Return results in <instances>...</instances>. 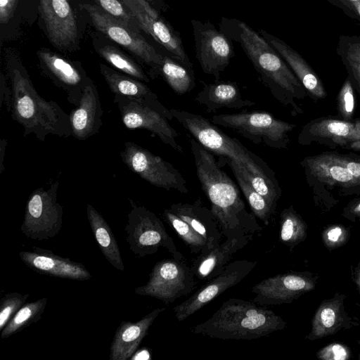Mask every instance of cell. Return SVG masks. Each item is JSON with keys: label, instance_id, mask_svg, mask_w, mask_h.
Listing matches in <instances>:
<instances>
[{"label": "cell", "instance_id": "16", "mask_svg": "<svg viewBox=\"0 0 360 360\" xmlns=\"http://www.w3.org/2000/svg\"><path fill=\"white\" fill-rule=\"evenodd\" d=\"M319 276L308 271H290L266 278L252 288L253 302L264 305L290 304L315 289Z\"/></svg>", "mask_w": 360, "mask_h": 360}, {"label": "cell", "instance_id": "32", "mask_svg": "<svg viewBox=\"0 0 360 360\" xmlns=\"http://www.w3.org/2000/svg\"><path fill=\"white\" fill-rule=\"evenodd\" d=\"M159 75L179 95L189 93L195 85L193 70L168 56H162Z\"/></svg>", "mask_w": 360, "mask_h": 360}, {"label": "cell", "instance_id": "27", "mask_svg": "<svg viewBox=\"0 0 360 360\" xmlns=\"http://www.w3.org/2000/svg\"><path fill=\"white\" fill-rule=\"evenodd\" d=\"M169 209L203 237L211 250L219 245L223 235L219 222L211 210L202 205L200 199L193 203L172 204Z\"/></svg>", "mask_w": 360, "mask_h": 360}, {"label": "cell", "instance_id": "33", "mask_svg": "<svg viewBox=\"0 0 360 360\" xmlns=\"http://www.w3.org/2000/svg\"><path fill=\"white\" fill-rule=\"evenodd\" d=\"M280 240L292 250L307 237V224L292 205L285 208L280 214Z\"/></svg>", "mask_w": 360, "mask_h": 360}, {"label": "cell", "instance_id": "21", "mask_svg": "<svg viewBox=\"0 0 360 360\" xmlns=\"http://www.w3.org/2000/svg\"><path fill=\"white\" fill-rule=\"evenodd\" d=\"M19 256L27 266L41 274L74 281H87L92 277L82 263L63 257L49 250L32 247V251H20Z\"/></svg>", "mask_w": 360, "mask_h": 360}, {"label": "cell", "instance_id": "25", "mask_svg": "<svg viewBox=\"0 0 360 360\" xmlns=\"http://www.w3.org/2000/svg\"><path fill=\"white\" fill-rule=\"evenodd\" d=\"M165 307L153 309L136 322L122 321L110 345V360H127L134 355L147 335L149 328Z\"/></svg>", "mask_w": 360, "mask_h": 360}, {"label": "cell", "instance_id": "52", "mask_svg": "<svg viewBox=\"0 0 360 360\" xmlns=\"http://www.w3.org/2000/svg\"><path fill=\"white\" fill-rule=\"evenodd\" d=\"M356 130V141L360 140V117L353 120Z\"/></svg>", "mask_w": 360, "mask_h": 360}, {"label": "cell", "instance_id": "36", "mask_svg": "<svg viewBox=\"0 0 360 360\" xmlns=\"http://www.w3.org/2000/svg\"><path fill=\"white\" fill-rule=\"evenodd\" d=\"M98 52L105 60L122 73L144 82H150L148 75L141 66L118 49L107 45L98 49Z\"/></svg>", "mask_w": 360, "mask_h": 360}, {"label": "cell", "instance_id": "54", "mask_svg": "<svg viewBox=\"0 0 360 360\" xmlns=\"http://www.w3.org/2000/svg\"><path fill=\"white\" fill-rule=\"evenodd\" d=\"M146 1L150 2V3L153 2V0H146Z\"/></svg>", "mask_w": 360, "mask_h": 360}, {"label": "cell", "instance_id": "53", "mask_svg": "<svg viewBox=\"0 0 360 360\" xmlns=\"http://www.w3.org/2000/svg\"><path fill=\"white\" fill-rule=\"evenodd\" d=\"M357 342H358V344L359 345V347H360V338L358 340ZM358 359L360 360V352H359V356H358Z\"/></svg>", "mask_w": 360, "mask_h": 360}, {"label": "cell", "instance_id": "13", "mask_svg": "<svg viewBox=\"0 0 360 360\" xmlns=\"http://www.w3.org/2000/svg\"><path fill=\"white\" fill-rule=\"evenodd\" d=\"M120 155L129 169L151 185L188 193L186 181L177 169L137 143L126 141Z\"/></svg>", "mask_w": 360, "mask_h": 360}, {"label": "cell", "instance_id": "43", "mask_svg": "<svg viewBox=\"0 0 360 360\" xmlns=\"http://www.w3.org/2000/svg\"><path fill=\"white\" fill-rule=\"evenodd\" d=\"M338 55L340 56L354 89L360 94V61L343 53H338Z\"/></svg>", "mask_w": 360, "mask_h": 360}, {"label": "cell", "instance_id": "3", "mask_svg": "<svg viewBox=\"0 0 360 360\" xmlns=\"http://www.w3.org/2000/svg\"><path fill=\"white\" fill-rule=\"evenodd\" d=\"M198 179L211 204L223 236L252 235L260 231L255 215L249 213L240 193L214 155L195 139L190 140Z\"/></svg>", "mask_w": 360, "mask_h": 360}, {"label": "cell", "instance_id": "2", "mask_svg": "<svg viewBox=\"0 0 360 360\" xmlns=\"http://www.w3.org/2000/svg\"><path fill=\"white\" fill-rule=\"evenodd\" d=\"M170 110L174 119L208 150L236 162L252 187L276 210L281 188L274 171L262 158L201 115L175 108Z\"/></svg>", "mask_w": 360, "mask_h": 360}, {"label": "cell", "instance_id": "1", "mask_svg": "<svg viewBox=\"0 0 360 360\" xmlns=\"http://www.w3.org/2000/svg\"><path fill=\"white\" fill-rule=\"evenodd\" d=\"M220 30L230 39L240 44L263 84L274 98L290 109L293 116L304 110L297 100H303L307 91L290 68L276 49L245 22L222 18Z\"/></svg>", "mask_w": 360, "mask_h": 360}, {"label": "cell", "instance_id": "51", "mask_svg": "<svg viewBox=\"0 0 360 360\" xmlns=\"http://www.w3.org/2000/svg\"><path fill=\"white\" fill-rule=\"evenodd\" d=\"M344 149L360 152V140L350 142Z\"/></svg>", "mask_w": 360, "mask_h": 360}, {"label": "cell", "instance_id": "34", "mask_svg": "<svg viewBox=\"0 0 360 360\" xmlns=\"http://www.w3.org/2000/svg\"><path fill=\"white\" fill-rule=\"evenodd\" d=\"M48 299L42 297L36 301L25 303L1 331V338L6 339L37 322L45 311Z\"/></svg>", "mask_w": 360, "mask_h": 360}, {"label": "cell", "instance_id": "47", "mask_svg": "<svg viewBox=\"0 0 360 360\" xmlns=\"http://www.w3.org/2000/svg\"><path fill=\"white\" fill-rule=\"evenodd\" d=\"M18 0H0V22L7 23L13 17Z\"/></svg>", "mask_w": 360, "mask_h": 360}, {"label": "cell", "instance_id": "46", "mask_svg": "<svg viewBox=\"0 0 360 360\" xmlns=\"http://www.w3.org/2000/svg\"><path fill=\"white\" fill-rule=\"evenodd\" d=\"M342 216L352 222L360 220V196L352 199L343 207Z\"/></svg>", "mask_w": 360, "mask_h": 360}, {"label": "cell", "instance_id": "41", "mask_svg": "<svg viewBox=\"0 0 360 360\" xmlns=\"http://www.w3.org/2000/svg\"><path fill=\"white\" fill-rule=\"evenodd\" d=\"M350 347L340 342H333L319 349L316 353L321 360H348L352 358Z\"/></svg>", "mask_w": 360, "mask_h": 360}, {"label": "cell", "instance_id": "4", "mask_svg": "<svg viewBox=\"0 0 360 360\" xmlns=\"http://www.w3.org/2000/svg\"><path fill=\"white\" fill-rule=\"evenodd\" d=\"M286 322L273 310L253 301L231 297L192 332L214 339L250 340L283 330Z\"/></svg>", "mask_w": 360, "mask_h": 360}, {"label": "cell", "instance_id": "14", "mask_svg": "<svg viewBox=\"0 0 360 360\" xmlns=\"http://www.w3.org/2000/svg\"><path fill=\"white\" fill-rule=\"evenodd\" d=\"M195 56L205 74L219 79L234 56L231 40L209 21L191 20Z\"/></svg>", "mask_w": 360, "mask_h": 360}, {"label": "cell", "instance_id": "5", "mask_svg": "<svg viewBox=\"0 0 360 360\" xmlns=\"http://www.w3.org/2000/svg\"><path fill=\"white\" fill-rule=\"evenodd\" d=\"M12 119L24 129V136L34 134L40 141L47 136L72 135L69 115L53 101H46L35 89L28 74L14 68L11 74Z\"/></svg>", "mask_w": 360, "mask_h": 360}, {"label": "cell", "instance_id": "38", "mask_svg": "<svg viewBox=\"0 0 360 360\" xmlns=\"http://www.w3.org/2000/svg\"><path fill=\"white\" fill-rule=\"evenodd\" d=\"M325 248L330 252L345 245L350 238V230L342 224H329L321 233Z\"/></svg>", "mask_w": 360, "mask_h": 360}, {"label": "cell", "instance_id": "22", "mask_svg": "<svg viewBox=\"0 0 360 360\" xmlns=\"http://www.w3.org/2000/svg\"><path fill=\"white\" fill-rule=\"evenodd\" d=\"M130 10L139 25L163 46L175 60L192 69L193 65L179 34L160 17L154 18L142 9L134 0H120Z\"/></svg>", "mask_w": 360, "mask_h": 360}, {"label": "cell", "instance_id": "18", "mask_svg": "<svg viewBox=\"0 0 360 360\" xmlns=\"http://www.w3.org/2000/svg\"><path fill=\"white\" fill-rule=\"evenodd\" d=\"M37 53L44 74L65 91L70 103L77 105L89 77L82 68L53 52L40 50Z\"/></svg>", "mask_w": 360, "mask_h": 360}, {"label": "cell", "instance_id": "28", "mask_svg": "<svg viewBox=\"0 0 360 360\" xmlns=\"http://www.w3.org/2000/svg\"><path fill=\"white\" fill-rule=\"evenodd\" d=\"M194 100L205 106L207 112L221 108L239 109L255 105V102L243 98L236 82L229 81L205 84Z\"/></svg>", "mask_w": 360, "mask_h": 360}, {"label": "cell", "instance_id": "39", "mask_svg": "<svg viewBox=\"0 0 360 360\" xmlns=\"http://www.w3.org/2000/svg\"><path fill=\"white\" fill-rule=\"evenodd\" d=\"M29 294L13 292L6 294L0 301V330L1 331L12 317L25 304Z\"/></svg>", "mask_w": 360, "mask_h": 360}, {"label": "cell", "instance_id": "26", "mask_svg": "<svg viewBox=\"0 0 360 360\" xmlns=\"http://www.w3.org/2000/svg\"><path fill=\"white\" fill-rule=\"evenodd\" d=\"M251 238L252 235L229 237L209 252L198 255L191 266L195 277L207 281L221 274L232 257Z\"/></svg>", "mask_w": 360, "mask_h": 360}, {"label": "cell", "instance_id": "44", "mask_svg": "<svg viewBox=\"0 0 360 360\" xmlns=\"http://www.w3.org/2000/svg\"><path fill=\"white\" fill-rule=\"evenodd\" d=\"M360 23V0H326Z\"/></svg>", "mask_w": 360, "mask_h": 360}, {"label": "cell", "instance_id": "50", "mask_svg": "<svg viewBox=\"0 0 360 360\" xmlns=\"http://www.w3.org/2000/svg\"><path fill=\"white\" fill-rule=\"evenodd\" d=\"M6 146H7V140L6 139H1V143H0V173L1 174H2V172L4 170V160L5 153H6Z\"/></svg>", "mask_w": 360, "mask_h": 360}, {"label": "cell", "instance_id": "45", "mask_svg": "<svg viewBox=\"0 0 360 360\" xmlns=\"http://www.w3.org/2000/svg\"><path fill=\"white\" fill-rule=\"evenodd\" d=\"M342 162L360 184V156L353 153H340Z\"/></svg>", "mask_w": 360, "mask_h": 360}, {"label": "cell", "instance_id": "8", "mask_svg": "<svg viewBox=\"0 0 360 360\" xmlns=\"http://www.w3.org/2000/svg\"><path fill=\"white\" fill-rule=\"evenodd\" d=\"M210 121L233 130L255 144L274 149L288 148L289 134L296 127L264 111L220 114L212 116Z\"/></svg>", "mask_w": 360, "mask_h": 360}, {"label": "cell", "instance_id": "31", "mask_svg": "<svg viewBox=\"0 0 360 360\" xmlns=\"http://www.w3.org/2000/svg\"><path fill=\"white\" fill-rule=\"evenodd\" d=\"M235 176L239 187L243 192L253 214L262 221L265 226L269 225L271 216L276 210L267 200L260 195L243 175L239 165L232 160L224 159Z\"/></svg>", "mask_w": 360, "mask_h": 360}, {"label": "cell", "instance_id": "12", "mask_svg": "<svg viewBox=\"0 0 360 360\" xmlns=\"http://www.w3.org/2000/svg\"><path fill=\"white\" fill-rule=\"evenodd\" d=\"M195 287L194 274L184 258L164 259L158 262L148 281L134 290L137 295L150 296L165 304L174 302L191 293Z\"/></svg>", "mask_w": 360, "mask_h": 360}, {"label": "cell", "instance_id": "15", "mask_svg": "<svg viewBox=\"0 0 360 360\" xmlns=\"http://www.w3.org/2000/svg\"><path fill=\"white\" fill-rule=\"evenodd\" d=\"M256 265V262L247 259L229 263L221 274L207 281L188 299L173 308L177 321H184L226 290L241 282Z\"/></svg>", "mask_w": 360, "mask_h": 360}, {"label": "cell", "instance_id": "19", "mask_svg": "<svg viewBox=\"0 0 360 360\" xmlns=\"http://www.w3.org/2000/svg\"><path fill=\"white\" fill-rule=\"evenodd\" d=\"M39 8L52 44L66 49L77 37L75 17L68 0H39Z\"/></svg>", "mask_w": 360, "mask_h": 360}, {"label": "cell", "instance_id": "29", "mask_svg": "<svg viewBox=\"0 0 360 360\" xmlns=\"http://www.w3.org/2000/svg\"><path fill=\"white\" fill-rule=\"evenodd\" d=\"M86 214L91 231L105 259L117 270L124 271L120 248L110 226L91 204H87Z\"/></svg>", "mask_w": 360, "mask_h": 360}, {"label": "cell", "instance_id": "6", "mask_svg": "<svg viewBox=\"0 0 360 360\" xmlns=\"http://www.w3.org/2000/svg\"><path fill=\"white\" fill-rule=\"evenodd\" d=\"M313 200L322 212H329L340 197L360 195V184L342 162L340 153L323 152L300 161Z\"/></svg>", "mask_w": 360, "mask_h": 360}, {"label": "cell", "instance_id": "49", "mask_svg": "<svg viewBox=\"0 0 360 360\" xmlns=\"http://www.w3.org/2000/svg\"><path fill=\"white\" fill-rule=\"evenodd\" d=\"M351 278L360 295V260L355 266H351Z\"/></svg>", "mask_w": 360, "mask_h": 360}, {"label": "cell", "instance_id": "17", "mask_svg": "<svg viewBox=\"0 0 360 360\" xmlns=\"http://www.w3.org/2000/svg\"><path fill=\"white\" fill-rule=\"evenodd\" d=\"M354 141H356L354 121L347 122L330 117L310 120L302 127L297 136V143L301 146L315 143L331 149L345 148Z\"/></svg>", "mask_w": 360, "mask_h": 360}, {"label": "cell", "instance_id": "20", "mask_svg": "<svg viewBox=\"0 0 360 360\" xmlns=\"http://www.w3.org/2000/svg\"><path fill=\"white\" fill-rule=\"evenodd\" d=\"M345 294L336 292L333 296L323 300L318 307L311 321V330L306 336L316 340L333 335L341 330L359 326L360 323L350 316L345 307Z\"/></svg>", "mask_w": 360, "mask_h": 360}, {"label": "cell", "instance_id": "40", "mask_svg": "<svg viewBox=\"0 0 360 360\" xmlns=\"http://www.w3.org/2000/svg\"><path fill=\"white\" fill-rule=\"evenodd\" d=\"M95 2L102 8L107 13L114 18L122 21L134 30L139 31L134 25V22L138 24L137 20L130 11L127 10L124 4L120 0H94ZM139 25V24H138Z\"/></svg>", "mask_w": 360, "mask_h": 360}, {"label": "cell", "instance_id": "37", "mask_svg": "<svg viewBox=\"0 0 360 360\" xmlns=\"http://www.w3.org/2000/svg\"><path fill=\"white\" fill-rule=\"evenodd\" d=\"M355 108L354 87L350 78L347 76L337 96L338 118L347 122L353 121Z\"/></svg>", "mask_w": 360, "mask_h": 360}, {"label": "cell", "instance_id": "9", "mask_svg": "<svg viewBox=\"0 0 360 360\" xmlns=\"http://www.w3.org/2000/svg\"><path fill=\"white\" fill-rule=\"evenodd\" d=\"M124 230L129 249L139 257L153 255L160 248H165L173 257L184 258L176 250L173 238L162 221L143 206L132 204Z\"/></svg>", "mask_w": 360, "mask_h": 360}, {"label": "cell", "instance_id": "24", "mask_svg": "<svg viewBox=\"0 0 360 360\" xmlns=\"http://www.w3.org/2000/svg\"><path fill=\"white\" fill-rule=\"evenodd\" d=\"M259 34L283 58L305 89L307 96L318 101L327 97V91L321 79L307 61L294 49L282 39L264 30Z\"/></svg>", "mask_w": 360, "mask_h": 360}, {"label": "cell", "instance_id": "30", "mask_svg": "<svg viewBox=\"0 0 360 360\" xmlns=\"http://www.w3.org/2000/svg\"><path fill=\"white\" fill-rule=\"evenodd\" d=\"M100 70L115 95L158 99L157 95L141 80L116 71L104 64L100 65Z\"/></svg>", "mask_w": 360, "mask_h": 360}, {"label": "cell", "instance_id": "35", "mask_svg": "<svg viewBox=\"0 0 360 360\" xmlns=\"http://www.w3.org/2000/svg\"><path fill=\"white\" fill-rule=\"evenodd\" d=\"M162 217L190 248L191 253L202 255L212 250L203 237L169 208L164 210Z\"/></svg>", "mask_w": 360, "mask_h": 360}, {"label": "cell", "instance_id": "11", "mask_svg": "<svg viewBox=\"0 0 360 360\" xmlns=\"http://www.w3.org/2000/svg\"><path fill=\"white\" fill-rule=\"evenodd\" d=\"M80 6L88 13L92 24L98 30L124 46L148 65L150 69V76L152 78L159 75L163 55L158 53L139 34V31L107 13L96 5L83 4Z\"/></svg>", "mask_w": 360, "mask_h": 360}, {"label": "cell", "instance_id": "42", "mask_svg": "<svg viewBox=\"0 0 360 360\" xmlns=\"http://www.w3.org/2000/svg\"><path fill=\"white\" fill-rule=\"evenodd\" d=\"M337 53H343L360 61V36L341 35L338 42Z\"/></svg>", "mask_w": 360, "mask_h": 360}, {"label": "cell", "instance_id": "7", "mask_svg": "<svg viewBox=\"0 0 360 360\" xmlns=\"http://www.w3.org/2000/svg\"><path fill=\"white\" fill-rule=\"evenodd\" d=\"M114 103L126 128L147 129L174 150L184 153L178 142L179 134L169 124L174 119L172 112L158 99L115 95Z\"/></svg>", "mask_w": 360, "mask_h": 360}, {"label": "cell", "instance_id": "10", "mask_svg": "<svg viewBox=\"0 0 360 360\" xmlns=\"http://www.w3.org/2000/svg\"><path fill=\"white\" fill-rule=\"evenodd\" d=\"M58 181L45 189L38 188L30 195L21 232L28 238L44 240L55 237L63 224V208L58 202Z\"/></svg>", "mask_w": 360, "mask_h": 360}, {"label": "cell", "instance_id": "48", "mask_svg": "<svg viewBox=\"0 0 360 360\" xmlns=\"http://www.w3.org/2000/svg\"><path fill=\"white\" fill-rule=\"evenodd\" d=\"M5 103L7 111L10 112L12 103V89L6 85V82L4 80V77H1V105Z\"/></svg>", "mask_w": 360, "mask_h": 360}, {"label": "cell", "instance_id": "23", "mask_svg": "<svg viewBox=\"0 0 360 360\" xmlns=\"http://www.w3.org/2000/svg\"><path fill=\"white\" fill-rule=\"evenodd\" d=\"M103 112L96 86L89 78L79 103L69 115L72 136L83 141L97 134L102 126Z\"/></svg>", "mask_w": 360, "mask_h": 360}]
</instances>
